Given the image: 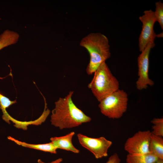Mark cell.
Instances as JSON below:
<instances>
[{
    "mask_svg": "<svg viewBox=\"0 0 163 163\" xmlns=\"http://www.w3.org/2000/svg\"><path fill=\"white\" fill-rule=\"evenodd\" d=\"M152 163H163V159H158Z\"/></svg>",
    "mask_w": 163,
    "mask_h": 163,
    "instance_id": "19",
    "label": "cell"
},
{
    "mask_svg": "<svg viewBox=\"0 0 163 163\" xmlns=\"http://www.w3.org/2000/svg\"><path fill=\"white\" fill-rule=\"evenodd\" d=\"M62 158H59L49 163H45L42 161L40 159L37 160L38 163H61L62 161Z\"/></svg>",
    "mask_w": 163,
    "mask_h": 163,
    "instance_id": "18",
    "label": "cell"
},
{
    "mask_svg": "<svg viewBox=\"0 0 163 163\" xmlns=\"http://www.w3.org/2000/svg\"><path fill=\"white\" fill-rule=\"evenodd\" d=\"M128 101L126 92L119 89L100 101L98 107L104 115L109 118L118 119L126 111Z\"/></svg>",
    "mask_w": 163,
    "mask_h": 163,
    "instance_id": "4",
    "label": "cell"
},
{
    "mask_svg": "<svg viewBox=\"0 0 163 163\" xmlns=\"http://www.w3.org/2000/svg\"><path fill=\"white\" fill-rule=\"evenodd\" d=\"M139 19L142 23V28L139 39V51L142 52L149 42H154L156 37L154 30V26L156 21L154 11L150 9L145 10L144 14Z\"/></svg>",
    "mask_w": 163,
    "mask_h": 163,
    "instance_id": "6",
    "label": "cell"
},
{
    "mask_svg": "<svg viewBox=\"0 0 163 163\" xmlns=\"http://www.w3.org/2000/svg\"><path fill=\"white\" fill-rule=\"evenodd\" d=\"M151 134L149 130L138 131L127 139L124 144L125 150L130 155L150 153L149 146Z\"/></svg>",
    "mask_w": 163,
    "mask_h": 163,
    "instance_id": "8",
    "label": "cell"
},
{
    "mask_svg": "<svg viewBox=\"0 0 163 163\" xmlns=\"http://www.w3.org/2000/svg\"><path fill=\"white\" fill-rule=\"evenodd\" d=\"M149 152L158 158L163 159L162 137L151 134L149 146Z\"/></svg>",
    "mask_w": 163,
    "mask_h": 163,
    "instance_id": "11",
    "label": "cell"
},
{
    "mask_svg": "<svg viewBox=\"0 0 163 163\" xmlns=\"http://www.w3.org/2000/svg\"><path fill=\"white\" fill-rule=\"evenodd\" d=\"M94 74L88 87L99 102L119 89L118 81L105 62L101 64Z\"/></svg>",
    "mask_w": 163,
    "mask_h": 163,
    "instance_id": "3",
    "label": "cell"
},
{
    "mask_svg": "<svg viewBox=\"0 0 163 163\" xmlns=\"http://www.w3.org/2000/svg\"><path fill=\"white\" fill-rule=\"evenodd\" d=\"M155 10L154 11L156 19L162 30L163 29V3L161 1L155 3Z\"/></svg>",
    "mask_w": 163,
    "mask_h": 163,
    "instance_id": "16",
    "label": "cell"
},
{
    "mask_svg": "<svg viewBox=\"0 0 163 163\" xmlns=\"http://www.w3.org/2000/svg\"><path fill=\"white\" fill-rule=\"evenodd\" d=\"M73 92L69 91L65 97H59L55 103L50 121L52 125L60 129L76 127L91 120L74 103L72 98Z\"/></svg>",
    "mask_w": 163,
    "mask_h": 163,
    "instance_id": "1",
    "label": "cell"
},
{
    "mask_svg": "<svg viewBox=\"0 0 163 163\" xmlns=\"http://www.w3.org/2000/svg\"><path fill=\"white\" fill-rule=\"evenodd\" d=\"M75 134V132L73 131L64 136L51 137L50 140L57 149L78 153L80 152V151L75 147L72 142V138Z\"/></svg>",
    "mask_w": 163,
    "mask_h": 163,
    "instance_id": "9",
    "label": "cell"
},
{
    "mask_svg": "<svg viewBox=\"0 0 163 163\" xmlns=\"http://www.w3.org/2000/svg\"><path fill=\"white\" fill-rule=\"evenodd\" d=\"M11 140L18 145L23 147L38 150L52 153L56 154L57 149L53 143L51 142L48 143L43 144H32L18 140L10 136L8 137Z\"/></svg>",
    "mask_w": 163,
    "mask_h": 163,
    "instance_id": "10",
    "label": "cell"
},
{
    "mask_svg": "<svg viewBox=\"0 0 163 163\" xmlns=\"http://www.w3.org/2000/svg\"><path fill=\"white\" fill-rule=\"evenodd\" d=\"M17 103L16 100L12 101L0 92V108L3 115V119L8 124H10V121L14 123L16 120L12 117L7 111L6 109L10 106Z\"/></svg>",
    "mask_w": 163,
    "mask_h": 163,
    "instance_id": "14",
    "label": "cell"
},
{
    "mask_svg": "<svg viewBox=\"0 0 163 163\" xmlns=\"http://www.w3.org/2000/svg\"><path fill=\"white\" fill-rule=\"evenodd\" d=\"M77 136L81 145L93 153L96 159L107 156V151L112 142L104 137L92 138L81 133Z\"/></svg>",
    "mask_w": 163,
    "mask_h": 163,
    "instance_id": "7",
    "label": "cell"
},
{
    "mask_svg": "<svg viewBox=\"0 0 163 163\" xmlns=\"http://www.w3.org/2000/svg\"><path fill=\"white\" fill-rule=\"evenodd\" d=\"M155 46L154 42L149 43L137 58L139 77L136 82L137 89H146L149 86H152L154 82L149 76V56L151 50Z\"/></svg>",
    "mask_w": 163,
    "mask_h": 163,
    "instance_id": "5",
    "label": "cell"
},
{
    "mask_svg": "<svg viewBox=\"0 0 163 163\" xmlns=\"http://www.w3.org/2000/svg\"><path fill=\"white\" fill-rule=\"evenodd\" d=\"M79 44L90 54V61L86 69L88 75L94 73L101 64L110 56L108 40L100 33L89 34L82 38Z\"/></svg>",
    "mask_w": 163,
    "mask_h": 163,
    "instance_id": "2",
    "label": "cell"
},
{
    "mask_svg": "<svg viewBox=\"0 0 163 163\" xmlns=\"http://www.w3.org/2000/svg\"><path fill=\"white\" fill-rule=\"evenodd\" d=\"M19 37V34L15 32L8 30H5L0 35V50L16 43Z\"/></svg>",
    "mask_w": 163,
    "mask_h": 163,
    "instance_id": "12",
    "label": "cell"
},
{
    "mask_svg": "<svg viewBox=\"0 0 163 163\" xmlns=\"http://www.w3.org/2000/svg\"><path fill=\"white\" fill-rule=\"evenodd\" d=\"M153 124L151 133L154 135L163 136V118H154L151 121Z\"/></svg>",
    "mask_w": 163,
    "mask_h": 163,
    "instance_id": "15",
    "label": "cell"
},
{
    "mask_svg": "<svg viewBox=\"0 0 163 163\" xmlns=\"http://www.w3.org/2000/svg\"><path fill=\"white\" fill-rule=\"evenodd\" d=\"M158 159L150 153L139 155L128 154L126 161L127 163H152Z\"/></svg>",
    "mask_w": 163,
    "mask_h": 163,
    "instance_id": "13",
    "label": "cell"
},
{
    "mask_svg": "<svg viewBox=\"0 0 163 163\" xmlns=\"http://www.w3.org/2000/svg\"><path fill=\"white\" fill-rule=\"evenodd\" d=\"M121 160L118 155L115 153L110 156L106 163H120Z\"/></svg>",
    "mask_w": 163,
    "mask_h": 163,
    "instance_id": "17",
    "label": "cell"
},
{
    "mask_svg": "<svg viewBox=\"0 0 163 163\" xmlns=\"http://www.w3.org/2000/svg\"><path fill=\"white\" fill-rule=\"evenodd\" d=\"M156 37H163V32L156 35Z\"/></svg>",
    "mask_w": 163,
    "mask_h": 163,
    "instance_id": "20",
    "label": "cell"
}]
</instances>
